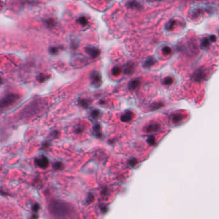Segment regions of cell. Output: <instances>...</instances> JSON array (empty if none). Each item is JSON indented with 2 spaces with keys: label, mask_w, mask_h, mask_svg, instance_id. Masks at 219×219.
I'll list each match as a JSON object with an SVG mask.
<instances>
[{
  "label": "cell",
  "mask_w": 219,
  "mask_h": 219,
  "mask_svg": "<svg viewBox=\"0 0 219 219\" xmlns=\"http://www.w3.org/2000/svg\"><path fill=\"white\" fill-rule=\"evenodd\" d=\"M19 96L17 94H8L1 99V108H5V107H9L10 106V105L14 103L17 99H19Z\"/></svg>",
  "instance_id": "1"
},
{
  "label": "cell",
  "mask_w": 219,
  "mask_h": 219,
  "mask_svg": "<svg viewBox=\"0 0 219 219\" xmlns=\"http://www.w3.org/2000/svg\"><path fill=\"white\" fill-rule=\"evenodd\" d=\"M85 51L93 59H95L100 55V50L95 47H86Z\"/></svg>",
  "instance_id": "2"
},
{
  "label": "cell",
  "mask_w": 219,
  "mask_h": 219,
  "mask_svg": "<svg viewBox=\"0 0 219 219\" xmlns=\"http://www.w3.org/2000/svg\"><path fill=\"white\" fill-rule=\"evenodd\" d=\"M91 80L93 85L98 87L102 83V78L100 73L97 71H93L91 75Z\"/></svg>",
  "instance_id": "3"
},
{
  "label": "cell",
  "mask_w": 219,
  "mask_h": 219,
  "mask_svg": "<svg viewBox=\"0 0 219 219\" xmlns=\"http://www.w3.org/2000/svg\"><path fill=\"white\" fill-rule=\"evenodd\" d=\"M207 74L206 73L205 70L204 69H199V70H197L196 72H195V75L194 76V80L196 81H201L203 80H204L206 77Z\"/></svg>",
  "instance_id": "4"
},
{
  "label": "cell",
  "mask_w": 219,
  "mask_h": 219,
  "mask_svg": "<svg viewBox=\"0 0 219 219\" xmlns=\"http://www.w3.org/2000/svg\"><path fill=\"white\" fill-rule=\"evenodd\" d=\"M35 163L38 167H41L42 168H45L48 167L49 165V162L48 158H46L45 156H41L39 158H37L35 160Z\"/></svg>",
  "instance_id": "5"
},
{
  "label": "cell",
  "mask_w": 219,
  "mask_h": 219,
  "mask_svg": "<svg viewBox=\"0 0 219 219\" xmlns=\"http://www.w3.org/2000/svg\"><path fill=\"white\" fill-rule=\"evenodd\" d=\"M161 126L157 123H153L152 124L148 126L146 128V132L148 133H155L160 130Z\"/></svg>",
  "instance_id": "6"
},
{
  "label": "cell",
  "mask_w": 219,
  "mask_h": 219,
  "mask_svg": "<svg viewBox=\"0 0 219 219\" xmlns=\"http://www.w3.org/2000/svg\"><path fill=\"white\" fill-rule=\"evenodd\" d=\"M133 117V112H130V111H128V112H126L124 114L122 115V117H121V120L123 122H128L132 120Z\"/></svg>",
  "instance_id": "7"
},
{
  "label": "cell",
  "mask_w": 219,
  "mask_h": 219,
  "mask_svg": "<svg viewBox=\"0 0 219 219\" xmlns=\"http://www.w3.org/2000/svg\"><path fill=\"white\" fill-rule=\"evenodd\" d=\"M127 6L129 9H140L141 7V5L139 3L137 2L135 0H132V1H129L127 3Z\"/></svg>",
  "instance_id": "8"
},
{
  "label": "cell",
  "mask_w": 219,
  "mask_h": 219,
  "mask_svg": "<svg viewBox=\"0 0 219 219\" xmlns=\"http://www.w3.org/2000/svg\"><path fill=\"white\" fill-rule=\"evenodd\" d=\"M155 62H156V60H155L154 58L149 57L145 61L143 64V67L145 68H150L155 64Z\"/></svg>",
  "instance_id": "9"
},
{
  "label": "cell",
  "mask_w": 219,
  "mask_h": 219,
  "mask_svg": "<svg viewBox=\"0 0 219 219\" xmlns=\"http://www.w3.org/2000/svg\"><path fill=\"white\" fill-rule=\"evenodd\" d=\"M139 83H140V82H139V81L138 80L131 81L129 84V89L132 90V91H134V90H135L138 87Z\"/></svg>",
  "instance_id": "10"
},
{
  "label": "cell",
  "mask_w": 219,
  "mask_h": 219,
  "mask_svg": "<svg viewBox=\"0 0 219 219\" xmlns=\"http://www.w3.org/2000/svg\"><path fill=\"white\" fill-rule=\"evenodd\" d=\"M183 115L182 114H175L173 115V117H172V121L173 123L175 124H178L180 122H181L182 120H183Z\"/></svg>",
  "instance_id": "11"
},
{
  "label": "cell",
  "mask_w": 219,
  "mask_h": 219,
  "mask_svg": "<svg viewBox=\"0 0 219 219\" xmlns=\"http://www.w3.org/2000/svg\"><path fill=\"white\" fill-rule=\"evenodd\" d=\"M44 22H45V24L47 26V27L48 28H54L55 26V25H56L55 21L54 19H52V18L45 20L44 21Z\"/></svg>",
  "instance_id": "12"
},
{
  "label": "cell",
  "mask_w": 219,
  "mask_h": 219,
  "mask_svg": "<svg viewBox=\"0 0 219 219\" xmlns=\"http://www.w3.org/2000/svg\"><path fill=\"white\" fill-rule=\"evenodd\" d=\"M77 22L80 24V25H82L84 26H87L88 24V19L85 16H81L77 19Z\"/></svg>",
  "instance_id": "13"
},
{
  "label": "cell",
  "mask_w": 219,
  "mask_h": 219,
  "mask_svg": "<svg viewBox=\"0 0 219 219\" xmlns=\"http://www.w3.org/2000/svg\"><path fill=\"white\" fill-rule=\"evenodd\" d=\"M134 70V65L133 64H129L127 67H125V70H124V73L126 75H130Z\"/></svg>",
  "instance_id": "14"
},
{
  "label": "cell",
  "mask_w": 219,
  "mask_h": 219,
  "mask_svg": "<svg viewBox=\"0 0 219 219\" xmlns=\"http://www.w3.org/2000/svg\"><path fill=\"white\" fill-rule=\"evenodd\" d=\"M175 25V21L170 20V21H168L167 25H165V29L167 30L170 31L173 28Z\"/></svg>",
  "instance_id": "15"
},
{
  "label": "cell",
  "mask_w": 219,
  "mask_h": 219,
  "mask_svg": "<svg viewBox=\"0 0 219 219\" xmlns=\"http://www.w3.org/2000/svg\"><path fill=\"white\" fill-rule=\"evenodd\" d=\"M163 83L165 85L170 86L173 83V79L170 77V76H168V77H166L164 80H163Z\"/></svg>",
  "instance_id": "16"
},
{
  "label": "cell",
  "mask_w": 219,
  "mask_h": 219,
  "mask_svg": "<svg viewBox=\"0 0 219 219\" xmlns=\"http://www.w3.org/2000/svg\"><path fill=\"white\" fill-rule=\"evenodd\" d=\"M209 44H210V39H208V38H204L201 42L200 47H201L202 49H205L208 47Z\"/></svg>",
  "instance_id": "17"
},
{
  "label": "cell",
  "mask_w": 219,
  "mask_h": 219,
  "mask_svg": "<svg viewBox=\"0 0 219 219\" xmlns=\"http://www.w3.org/2000/svg\"><path fill=\"white\" fill-rule=\"evenodd\" d=\"M122 72V69L120 67H118V66H116V67H114L112 69V74L114 76H118Z\"/></svg>",
  "instance_id": "18"
},
{
  "label": "cell",
  "mask_w": 219,
  "mask_h": 219,
  "mask_svg": "<svg viewBox=\"0 0 219 219\" xmlns=\"http://www.w3.org/2000/svg\"><path fill=\"white\" fill-rule=\"evenodd\" d=\"M147 143L149 144L150 146H154L155 144V138L154 136H150L149 138H147Z\"/></svg>",
  "instance_id": "19"
},
{
  "label": "cell",
  "mask_w": 219,
  "mask_h": 219,
  "mask_svg": "<svg viewBox=\"0 0 219 219\" xmlns=\"http://www.w3.org/2000/svg\"><path fill=\"white\" fill-rule=\"evenodd\" d=\"M162 51L165 55H170L171 53V49L170 47L165 46L163 47Z\"/></svg>",
  "instance_id": "20"
},
{
  "label": "cell",
  "mask_w": 219,
  "mask_h": 219,
  "mask_svg": "<svg viewBox=\"0 0 219 219\" xmlns=\"http://www.w3.org/2000/svg\"><path fill=\"white\" fill-rule=\"evenodd\" d=\"M100 130H101V127H100V125L99 124H96L95 126H94V131L96 133V134L98 136H101V133H100Z\"/></svg>",
  "instance_id": "21"
},
{
  "label": "cell",
  "mask_w": 219,
  "mask_h": 219,
  "mask_svg": "<svg viewBox=\"0 0 219 219\" xmlns=\"http://www.w3.org/2000/svg\"><path fill=\"white\" fill-rule=\"evenodd\" d=\"M99 115H100V112L97 110L93 111V112H92V113H91L92 117L94 118H97L98 117H99Z\"/></svg>",
  "instance_id": "22"
},
{
  "label": "cell",
  "mask_w": 219,
  "mask_h": 219,
  "mask_svg": "<svg viewBox=\"0 0 219 219\" xmlns=\"http://www.w3.org/2000/svg\"><path fill=\"white\" fill-rule=\"evenodd\" d=\"M46 77L43 75V74H41V75H39L38 76V78H37V79H38V80L39 81V82H43V81H44L46 80Z\"/></svg>",
  "instance_id": "23"
},
{
  "label": "cell",
  "mask_w": 219,
  "mask_h": 219,
  "mask_svg": "<svg viewBox=\"0 0 219 219\" xmlns=\"http://www.w3.org/2000/svg\"><path fill=\"white\" fill-rule=\"evenodd\" d=\"M49 52L52 55L56 54L58 52V48L56 47H51L49 49Z\"/></svg>",
  "instance_id": "24"
},
{
  "label": "cell",
  "mask_w": 219,
  "mask_h": 219,
  "mask_svg": "<svg viewBox=\"0 0 219 219\" xmlns=\"http://www.w3.org/2000/svg\"><path fill=\"white\" fill-rule=\"evenodd\" d=\"M80 104L83 107H88L89 106L88 101H87L86 99H81L80 101Z\"/></svg>",
  "instance_id": "25"
},
{
  "label": "cell",
  "mask_w": 219,
  "mask_h": 219,
  "mask_svg": "<svg viewBox=\"0 0 219 219\" xmlns=\"http://www.w3.org/2000/svg\"><path fill=\"white\" fill-rule=\"evenodd\" d=\"M162 106H163V104L161 103H155V104H154V105H153L152 109L153 110H157V109H159V108L161 107Z\"/></svg>",
  "instance_id": "26"
},
{
  "label": "cell",
  "mask_w": 219,
  "mask_h": 219,
  "mask_svg": "<svg viewBox=\"0 0 219 219\" xmlns=\"http://www.w3.org/2000/svg\"><path fill=\"white\" fill-rule=\"evenodd\" d=\"M62 163L60 162H57L55 163L54 165V167L55 168V169H60V168H62Z\"/></svg>",
  "instance_id": "27"
},
{
  "label": "cell",
  "mask_w": 219,
  "mask_h": 219,
  "mask_svg": "<svg viewBox=\"0 0 219 219\" xmlns=\"http://www.w3.org/2000/svg\"><path fill=\"white\" fill-rule=\"evenodd\" d=\"M136 163H137V160L135 159V158H133V159L131 160L130 162H129V164H130L131 166H133V167H134Z\"/></svg>",
  "instance_id": "28"
},
{
  "label": "cell",
  "mask_w": 219,
  "mask_h": 219,
  "mask_svg": "<svg viewBox=\"0 0 219 219\" xmlns=\"http://www.w3.org/2000/svg\"><path fill=\"white\" fill-rule=\"evenodd\" d=\"M216 39H217V38H216V37L215 35H211L210 36V41H211L212 42H215Z\"/></svg>",
  "instance_id": "29"
}]
</instances>
